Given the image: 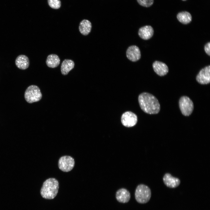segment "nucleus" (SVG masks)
Returning <instances> with one entry per match:
<instances>
[{
    "instance_id": "nucleus-1",
    "label": "nucleus",
    "mask_w": 210,
    "mask_h": 210,
    "mask_svg": "<svg viewBox=\"0 0 210 210\" xmlns=\"http://www.w3.org/2000/svg\"><path fill=\"white\" fill-rule=\"evenodd\" d=\"M138 100L139 106L144 112L150 114L158 113L160 110V105L157 98L146 92L140 94Z\"/></svg>"
},
{
    "instance_id": "nucleus-2",
    "label": "nucleus",
    "mask_w": 210,
    "mask_h": 210,
    "mask_svg": "<svg viewBox=\"0 0 210 210\" xmlns=\"http://www.w3.org/2000/svg\"><path fill=\"white\" fill-rule=\"evenodd\" d=\"M59 188V183L57 179L49 178L43 182L40 190L41 194L44 198L53 199L58 193Z\"/></svg>"
},
{
    "instance_id": "nucleus-3",
    "label": "nucleus",
    "mask_w": 210,
    "mask_h": 210,
    "mask_svg": "<svg viewBox=\"0 0 210 210\" xmlns=\"http://www.w3.org/2000/svg\"><path fill=\"white\" fill-rule=\"evenodd\" d=\"M151 191L147 186L140 184L136 187L135 192V199L137 202L145 204L148 202L151 197Z\"/></svg>"
},
{
    "instance_id": "nucleus-4",
    "label": "nucleus",
    "mask_w": 210,
    "mask_h": 210,
    "mask_svg": "<svg viewBox=\"0 0 210 210\" xmlns=\"http://www.w3.org/2000/svg\"><path fill=\"white\" fill-rule=\"evenodd\" d=\"M24 96L26 101L29 103H32L39 101L41 99L42 95L38 86L31 85L26 89Z\"/></svg>"
},
{
    "instance_id": "nucleus-5",
    "label": "nucleus",
    "mask_w": 210,
    "mask_h": 210,
    "mask_svg": "<svg viewBox=\"0 0 210 210\" xmlns=\"http://www.w3.org/2000/svg\"><path fill=\"white\" fill-rule=\"evenodd\" d=\"M179 105L182 113L185 116H188L191 115L194 109L192 101L186 96H183L180 98Z\"/></svg>"
},
{
    "instance_id": "nucleus-6",
    "label": "nucleus",
    "mask_w": 210,
    "mask_h": 210,
    "mask_svg": "<svg viewBox=\"0 0 210 210\" xmlns=\"http://www.w3.org/2000/svg\"><path fill=\"white\" fill-rule=\"evenodd\" d=\"M75 161L71 156L65 155L59 159L58 165L59 168L62 171L67 172L71 170L74 167Z\"/></svg>"
},
{
    "instance_id": "nucleus-7",
    "label": "nucleus",
    "mask_w": 210,
    "mask_h": 210,
    "mask_svg": "<svg viewBox=\"0 0 210 210\" xmlns=\"http://www.w3.org/2000/svg\"><path fill=\"white\" fill-rule=\"evenodd\" d=\"M123 125L127 127H131L135 125L137 122V117L134 113L130 111L124 113L121 117Z\"/></svg>"
},
{
    "instance_id": "nucleus-8",
    "label": "nucleus",
    "mask_w": 210,
    "mask_h": 210,
    "mask_svg": "<svg viewBox=\"0 0 210 210\" xmlns=\"http://www.w3.org/2000/svg\"><path fill=\"white\" fill-rule=\"evenodd\" d=\"M197 81L202 85L207 84L210 82V66L201 69L196 77Z\"/></svg>"
},
{
    "instance_id": "nucleus-9",
    "label": "nucleus",
    "mask_w": 210,
    "mask_h": 210,
    "mask_svg": "<svg viewBox=\"0 0 210 210\" xmlns=\"http://www.w3.org/2000/svg\"><path fill=\"white\" fill-rule=\"evenodd\" d=\"M127 58L132 62H136L141 58V53L139 48L136 46H132L128 47L126 51Z\"/></svg>"
},
{
    "instance_id": "nucleus-10",
    "label": "nucleus",
    "mask_w": 210,
    "mask_h": 210,
    "mask_svg": "<svg viewBox=\"0 0 210 210\" xmlns=\"http://www.w3.org/2000/svg\"><path fill=\"white\" fill-rule=\"evenodd\" d=\"M163 181L164 184L171 188H175L178 186L180 183V179L172 176L169 173L165 174L163 177Z\"/></svg>"
},
{
    "instance_id": "nucleus-11",
    "label": "nucleus",
    "mask_w": 210,
    "mask_h": 210,
    "mask_svg": "<svg viewBox=\"0 0 210 210\" xmlns=\"http://www.w3.org/2000/svg\"><path fill=\"white\" fill-rule=\"evenodd\" d=\"M153 67L155 72L160 76L166 75L169 71L168 67L166 64L157 61L153 63Z\"/></svg>"
},
{
    "instance_id": "nucleus-12",
    "label": "nucleus",
    "mask_w": 210,
    "mask_h": 210,
    "mask_svg": "<svg viewBox=\"0 0 210 210\" xmlns=\"http://www.w3.org/2000/svg\"><path fill=\"white\" fill-rule=\"evenodd\" d=\"M130 193L125 188L118 190L116 193V199L120 202L126 203L128 202L130 199Z\"/></svg>"
},
{
    "instance_id": "nucleus-13",
    "label": "nucleus",
    "mask_w": 210,
    "mask_h": 210,
    "mask_svg": "<svg viewBox=\"0 0 210 210\" xmlns=\"http://www.w3.org/2000/svg\"><path fill=\"white\" fill-rule=\"evenodd\" d=\"M154 30L153 27L150 25H146L141 27L138 31L139 37L144 40H148L153 35Z\"/></svg>"
},
{
    "instance_id": "nucleus-14",
    "label": "nucleus",
    "mask_w": 210,
    "mask_h": 210,
    "mask_svg": "<svg viewBox=\"0 0 210 210\" xmlns=\"http://www.w3.org/2000/svg\"><path fill=\"white\" fill-rule=\"evenodd\" d=\"M15 64L19 69L25 70L27 69L29 66V60L28 57L25 55H20L15 59Z\"/></svg>"
},
{
    "instance_id": "nucleus-15",
    "label": "nucleus",
    "mask_w": 210,
    "mask_h": 210,
    "mask_svg": "<svg viewBox=\"0 0 210 210\" xmlns=\"http://www.w3.org/2000/svg\"><path fill=\"white\" fill-rule=\"evenodd\" d=\"M74 62L72 60H64L62 62L61 66V71L62 74L64 75L67 74L74 68Z\"/></svg>"
},
{
    "instance_id": "nucleus-16",
    "label": "nucleus",
    "mask_w": 210,
    "mask_h": 210,
    "mask_svg": "<svg viewBox=\"0 0 210 210\" xmlns=\"http://www.w3.org/2000/svg\"><path fill=\"white\" fill-rule=\"evenodd\" d=\"M91 22L86 19L82 20L79 26V29L80 32L84 36H86L89 34L91 32Z\"/></svg>"
},
{
    "instance_id": "nucleus-17",
    "label": "nucleus",
    "mask_w": 210,
    "mask_h": 210,
    "mask_svg": "<svg viewBox=\"0 0 210 210\" xmlns=\"http://www.w3.org/2000/svg\"><path fill=\"white\" fill-rule=\"evenodd\" d=\"M60 59L57 55L51 54L48 55L46 59V63L49 67L55 68L60 64Z\"/></svg>"
},
{
    "instance_id": "nucleus-18",
    "label": "nucleus",
    "mask_w": 210,
    "mask_h": 210,
    "mask_svg": "<svg viewBox=\"0 0 210 210\" xmlns=\"http://www.w3.org/2000/svg\"><path fill=\"white\" fill-rule=\"evenodd\" d=\"M177 18L179 22L184 24L189 23L192 19L190 14L186 11L179 13L177 15Z\"/></svg>"
},
{
    "instance_id": "nucleus-19",
    "label": "nucleus",
    "mask_w": 210,
    "mask_h": 210,
    "mask_svg": "<svg viewBox=\"0 0 210 210\" xmlns=\"http://www.w3.org/2000/svg\"><path fill=\"white\" fill-rule=\"evenodd\" d=\"M48 2L50 6L53 9H59L61 6L60 0H48Z\"/></svg>"
},
{
    "instance_id": "nucleus-20",
    "label": "nucleus",
    "mask_w": 210,
    "mask_h": 210,
    "mask_svg": "<svg viewBox=\"0 0 210 210\" xmlns=\"http://www.w3.org/2000/svg\"><path fill=\"white\" fill-rule=\"evenodd\" d=\"M137 1L141 6L146 7L151 6L154 2V0H137Z\"/></svg>"
},
{
    "instance_id": "nucleus-21",
    "label": "nucleus",
    "mask_w": 210,
    "mask_h": 210,
    "mask_svg": "<svg viewBox=\"0 0 210 210\" xmlns=\"http://www.w3.org/2000/svg\"><path fill=\"white\" fill-rule=\"evenodd\" d=\"M204 50L206 54L209 56L210 55V42L206 43L204 47Z\"/></svg>"
},
{
    "instance_id": "nucleus-22",
    "label": "nucleus",
    "mask_w": 210,
    "mask_h": 210,
    "mask_svg": "<svg viewBox=\"0 0 210 210\" xmlns=\"http://www.w3.org/2000/svg\"><path fill=\"white\" fill-rule=\"evenodd\" d=\"M183 0V1H185V0Z\"/></svg>"
}]
</instances>
